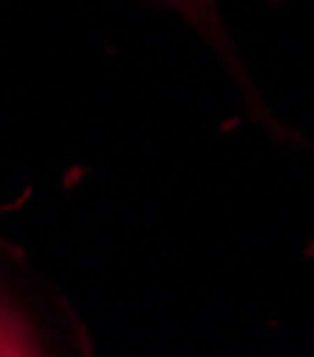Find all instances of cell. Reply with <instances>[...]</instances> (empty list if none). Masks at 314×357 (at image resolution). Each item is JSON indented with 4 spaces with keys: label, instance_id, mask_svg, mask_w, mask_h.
<instances>
[{
    "label": "cell",
    "instance_id": "6da1fadb",
    "mask_svg": "<svg viewBox=\"0 0 314 357\" xmlns=\"http://www.w3.org/2000/svg\"><path fill=\"white\" fill-rule=\"evenodd\" d=\"M0 357H42L26 312L3 284H0Z\"/></svg>",
    "mask_w": 314,
    "mask_h": 357
},
{
    "label": "cell",
    "instance_id": "7a4b0ae2",
    "mask_svg": "<svg viewBox=\"0 0 314 357\" xmlns=\"http://www.w3.org/2000/svg\"><path fill=\"white\" fill-rule=\"evenodd\" d=\"M170 3L187 15H193V17H198V15H204V9H210L215 3V0H170Z\"/></svg>",
    "mask_w": 314,
    "mask_h": 357
}]
</instances>
